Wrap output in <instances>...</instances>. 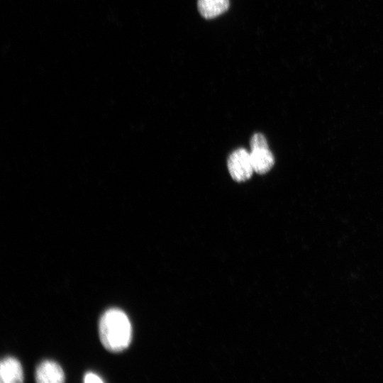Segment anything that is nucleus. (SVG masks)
Returning a JSON list of instances; mask_svg holds the SVG:
<instances>
[{
  "instance_id": "7",
  "label": "nucleus",
  "mask_w": 383,
  "mask_h": 383,
  "mask_svg": "<svg viewBox=\"0 0 383 383\" xmlns=\"http://www.w3.org/2000/svg\"><path fill=\"white\" fill-rule=\"evenodd\" d=\"M84 382L87 383L104 382V381L97 374L93 372H87L84 377Z\"/></svg>"
},
{
  "instance_id": "4",
  "label": "nucleus",
  "mask_w": 383,
  "mask_h": 383,
  "mask_svg": "<svg viewBox=\"0 0 383 383\" xmlns=\"http://www.w3.org/2000/svg\"><path fill=\"white\" fill-rule=\"evenodd\" d=\"M35 380L39 383H62L65 381V374L57 362L45 360L36 368Z\"/></svg>"
},
{
  "instance_id": "2",
  "label": "nucleus",
  "mask_w": 383,
  "mask_h": 383,
  "mask_svg": "<svg viewBox=\"0 0 383 383\" xmlns=\"http://www.w3.org/2000/svg\"><path fill=\"white\" fill-rule=\"evenodd\" d=\"M250 157L254 172L265 174L271 170L274 160L269 149L267 139L261 133H255L250 140Z\"/></svg>"
},
{
  "instance_id": "3",
  "label": "nucleus",
  "mask_w": 383,
  "mask_h": 383,
  "mask_svg": "<svg viewBox=\"0 0 383 383\" xmlns=\"http://www.w3.org/2000/svg\"><path fill=\"white\" fill-rule=\"evenodd\" d=\"M228 169L234 180L243 182L248 179L254 172L250 153L244 148L233 151L228 159Z\"/></svg>"
},
{
  "instance_id": "1",
  "label": "nucleus",
  "mask_w": 383,
  "mask_h": 383,
  "mask_svg": "<svg viewBox=\"0 0 383 383\" xmlns=\"http://www.w3.org/2000/svg\"><path fill=\"white\" fill-rule=\"evenodd\" d=\"M99 333L103 345L111 352L123 350L131 341L130 320L119 309L112 308L103 313L99 320Z\"/></svg>"
},
{
  "instance_id": "5",
  "label": "nucleus",
  "mask_w": 383,
  "mask_h": 383,
  "mask_svg": "<svg viewBox=\"0 0 383 383\" xmlns=\"http://www.w3.org/2000/svg\"><path fill=\"white\" fill-rule=\"evenodd\" d=\"M0 380L3 383H20L23 380L19 361L13 357L4 358L0 364Z\"/></svg>"
},
{
  "instance_id": "6",
  "label": "nucleus",
  "mask_w": 383,
  "mask_h": 383,
  "mask_svg": "<svg viewBox=\"0 0 383 383\" xmlns=\"http://www.w3.org/2000/svg\"><path fill=\"white\" fill-rule=\"evenodd\" d=\"M229 6V0H198V9L206 18H213L224 13Z\"/></svg>"
}]
</instances>
